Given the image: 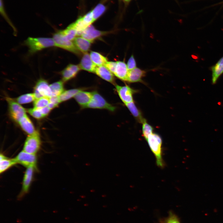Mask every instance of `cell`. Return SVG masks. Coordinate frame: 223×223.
I'll use <instances>...</instances> for the list:
<instances>
[{
  "label": "cell",
  "mask_w": 223,
  "mask_h": 223,
  "mask_svg": "<svg viewBox=\"0 0 223 223\" xmlns=\"http://www.w3.org/2000/svg\"><path fill=\"white\" fill-rule=\"evenodd\" d=\"M116 91L121 101L125 104L133 102V94L136 91L128 85H116Z\"/></svg>",
  "instance_id": "9"
},
{
  "label": "cell",
  "mask_w": 223,
  "mask_h": 223,
  "mask_svg": "<svg viewBox=\"0 0 223 223\" xmlns=\"http://www.w3.org/2000/svg\"><path fill=\"white\" fill-rule=\"evenodd\" d=\"M14 159L16 164H20L27 167H36L37 160L35 154H30L23 151Z\"/></svg>",
  "instance_id": "7"
},
{
  "label": "cell",
  "mask_w": 223,
  "mask_h": 223,
  "mask_svg": "<svg viewBox=\"0 0 223 223\" xmlns=\"http://www.w3.org/2000/svg\"><path fill=\"white\" fill-rule=\"evenodd\" d=\"M6 99L8 104L11 116L18 123L20 120L26 114L25 110L19 103L10 98L7 97Z\"/></svg>",
  "instance_id": "6"
},
{
  "label": "cell",
  "mask_w": 223,
  "mask_h": 223,
  "mask_svg": "<svg viewBox=\"0 0 223 223\" xmlns=\"http://www.w3.org/2000/svg\"><path fill=\"white\" fill-rule=\"evenodd\" d=\"M146 73L145 71L136 67L129 70L126 81L130 83L141 82L142 78L145 75Z\"/></svg>",
  "instance_id": "14"
},
{
  "label": "cell",
  "mask_w": 223,
  "mask_h": 223,
  "mask_svg": "<svg viewBox=\"0 0 223 223\" xmlns=\"http://www.w3.org/2000/svg\"><path fill=\"white\" fill-rule=\"evenodd\" d=\"M142 124V134L144 138L146 140L149 136L153 133V128L146 120Z\"/></svg>",
  "instance_id": "30"
},
{
  "label": "cell",
  "mask_w": 223,
  "mask_h": 223,
  "mask_svg": "<svg viewBox=\"0 0 223 223\" xmlns=\"http://www.w3.org/2000/svg\"><path fill=\"white\" fill-rule=\"evenodd\" d=\"M106 10V7L102 4L99 3L92 11L94 21L102 15Z\"/></svg>",
  "instance_id": "28"
},
{
  "label": "cell",
  "mask_w": 223,
  "mask_h": 223,
  "mask_svg": "<svg viewBox=\"0 0 223 223\" xmlns=\"http://www.w3.org/2000/svg\"><path fill=\"white\" fill-rule=\"evenodd\" d=\"M117 62L112 61H107L104 66L113 74L115 72Z\"/></svg>",
  "instance_id": "35"
},
{
  "label": "cell",
  "mask_w": 223,
  "mask_h": 223,
  "mask_svg": "<svg viewBox=\"0 0 223 223\" xmlns=\"http://www.w3.org/2000/svg\"><path fill=\"white\" fill-rule=\"evenodd\" d=\"M33 93L36 99L44 97L50 98L51 96L50 85L46 81L43 79H41L37 82Z\"/></svg>",
  "instance_id": "8"
},
{
  "label": "cell",
  "mask_w": 223,
  "mask_h": 223,
  "mask_svg": "<svg viewBox=\"0 0 223 223\" xmlns=\"http://www.w3.org/2000/svg\"><path fill=\"white\" fill-rule=\"evenodd\" d=\"M0 13L3 16L4 18L6 20L7 22L9 24L11 25V26L12 28L15 31L16 29H15V28L14 27L13 25L12 24L11 22V21L10 20H9V18H8V17L7 16L5 11L4 10V8L3 5V3L2 2V0H0Z\"/></svg>",
  "instance_id": "34"
},
{
  "label": "cell",
  "mask_w": 223,
  "mask_h": 223,
  "mask_svg": "<svg viewBox=\"0 0 223 223\" xmlns=\"http://www.w3.org/2000/svg\"><path fill=\"white\" fill-rule=\"evenodd\" d=\"M63 82L60 81L54 82L50 85L52 96H58L64 91Z\"/></svg>",
  "instance_id": "24"
},
{
  "label": "cell",
  "mask_w": 223,
  "mask_h": 223,
  "mask_svg": "<svg viewBox=\"0 0 223 223\" xmlns=\"http://www.w3.org/2000/svg\"><path fill=\"white\" fill-rule=\"evenodd\" d=\"M29 52L33 54L43 49L55 46L53 38L47 37H28L25 41Z\"/></svg>",
  "instance_id": "2"
},
{
  "label": "cell",
  "mask_w": 223,
  "mask_h": 223,
  "mask_svg": "<svg viewBox=\"0 0 223 223\" xmlns=\"http://www.w3.org/2000/svg\"><path fill=\"white\" fill-rule=\"evenodd\" d=\"M95 72L103 79L114 84L115 78L113 73L105 66L97 67Z\"/></svg>",
  "instance_id": "15"
},
{
  "label": "cell",
  "mask_w": 223,
  "mask_h": 223,
  "mask_svg": "<svg viewBox=\"0 0 223 223\" xmlns=\"http://www.w3.org/2000/svg\"><path fill=\"white\" fill-rule=\"evenodd\" d=\"M53 39L55 46L62 48L76 55H80V52L74 43L64 37L59 31L54 33Z\"/></svg>",
  "instance_id": "4"
},
{
  "label": "cell",
  "mask_w": 223,
  "mask_h": 223,
  "mask_svg": "<svg viewBox=\"0 0 223 223\" xmlns=\"http://www.w3.org/2000/svg\"><path fill=\"white\" fill-rule=\"evenodd\" d=\"M80 69L79 66L69 64L61 72L62 81L66 82L73 78L76 76Z\"/></svg>",
  "instance_id": "11"
},
{
  "label": "cell",
  "mask_w": 223,
  "mask_h": 223,
  "mask_svg": "<svg viewBox=\"0 0 223 223\" xmlns=\"http://www.w3.org/2000/svg\"><path fill=\"white\" fill-rule=\"evenodd\" d=\"M106 33L96 29L93 26L90 25L83 32L81 36L92 42Z\"/></svg>",
  "instance_id": "10"
},
{
  "label": "cell",
  "mask_w": 223,
  "mask_h": 223,
  "mask_svg": "<svg viewBox=\"0 0 223 223\" xmlns=\"http://www.w3.org/2000/svg\"><path fill=\"white\" fill-rule=\"evenodd\" d=\"M73 43L76 48L80 51L86 53L89 50L92 42L83 37H76L73 41Z\"/></svg>",
  "instance_id": "20"
},
{
  "label": "cell",
  "mask_w": 223,
  "mask_h": 223,
  "mask_svg": "<svg viewBox=\"0 0 223 223\" xmlns=\"http://www.w3.org/2000/svg\"><path fill=\"white\" fill-rule=\"evenodd\" d=\"M59 31L64 37L71 41L74 39L77 35V30L70 25L65 29Z\"/></svg>",
  "instance_id": "26"
},
{
  "label": "cell",
  "mask_w": 223,
  "mask_h": 223,
  "mask_svg": "<svg viewBox=\"0 0 223 223\" xmlns=\"http://www.w3.org/2000/svg\"><path fill=\"white\" fill-rule=\"evenodd\" d=\"M40 108L44 117L46 116L49 114L51 110L48 106Z\"/></svg>",
  "instance_id": "38"
},
{
  "label": "cell",
  "mask_w": 223,
  "mask_h": 223,
  "mask_svg": "<svg viewBox=\"0 0 223 223\" xmlns=\"http://www.w3.org/2000/svg\"><path fill=\"white\" fill-rule=\"evenodd\" d=\"M80 68L88 72H95L96 65L93 62L90 55L86 53L82 56L79 65Z\"/></svg>",
  "instance_id": "13"
},
{
  "label": "cell",
  "mask_w": 223,
  "mask_h": 223,
  "mask_svg": "<svg viewBox=\"0 0 223 223\" xmlns=\"http://www.w3.org/2000/svg\"><path fill=\"white\" fill-rule=\"evenodd\" d=\"M0 173H1L16 164L14 159H8L2 154H0Z\"/></svg>",
  "instance_id": "22"
},
{
  "label": "cell",
  "mask_w": 223,
  "mask_h": 223,
  "mask_svg": "<svg viewBox=\"0 0 223 223\" xmlns=\"http://www.w3.org/2000/svg\"><path fill=\"white\" fill-rule=\"evenodd\" d=\"M41 145L39 134L37 131L29 135L26 139L23 151L28 153L35 154L39 150Z\"/></svg>",
  "instance_id": "5"
},
{
  "label": "cell",
  "mask_w": 223,
  "mask_h": 223,
  "mask_svg": "<svg viewBox=\"0 0 223 223\" xmlns=\"http://www.w3.org/2000/svg\"><path fill=\"white\" fill-rule=\"evenodd\" d=\"M35 99L34 93H29L21 95L17 98L16 101L19 104H24L31 102Z\"/></svg>",
  "instance_id": "27"
},
{
  "label": "cell",
  "mask_w": 223,
  "mask_h": 223,
  "mask_svg": "<svg viewBox=\"0 0 223 223\" xmlns=\"http://www.w3.org/2000/svg\"><path fill=\"white\" fill-rule=\"evenodd\" d=\"M18 123L23 130L29 135L33 134L37 131L31 121L26 114L24 115Z\"/></svg>",
  "instance_id": "17"
},
{
  "label": "cell",
  "mask_w": 223,
  "mask_h": 223,
  "mask_svg": "<svg viewBox=\"0 0 223 223\" xmlns=\"http://www.w3.org/2000/svg\"><path fill=\"white\" fill-rule=\"evenodd\" d=\"M105 109L111 112H114L116 107L107 102L97 91L93 92L92 99L86 108Z\"/></svg>",
  "instance_id": "3"
},
{
  "label": "cell",
  "mask_w": 223,
  "mask_h": 223,
  "mask_svg": "<svg viewBox=\"0 0 223 223\" xmlns=\"http://www.w3.org/2000/svg\"><path fill=\"white\" fill-rule=\"evenodd\" d=\"M126 3L129 2L131 0H123Z\"/></svg>",
  "instance_id": "39"
},
{
  "label": "cell",
  "mask_w": 223,
  "mask_h": 223,
  "mask_svg": "<svg viewBox=\"0 0 223 223\" xmlns=\"http://www.w3.org/2000/svg\"><path fill=\"white\" fill-rule=\"evenodd\" d=\"M150 148L154 154L158 166L163 168L164 164L162 155V140L161 137L156 133L150 135L146 140Z\"/></svg>",
  "instance_id": "1"
},
{
  "label": "cell",
  "mask_w": 223,
  "mask_h": 223,
  "mask_svg": "<svg viewBox=\"0 0 223 223\" xmlns=\"http://www.w3.org/2000/svg\"><path fill=\"white\" fill-rule=\"evenodd\" d=\"M127 66L129 70L136 68V63L133 55H132L129 59Z\"/></svg>",
  "instance_id": "36"
},
{
  "label": "cell",
  "mask_w": 223,
  "mask_h": 223,
  "mask_svg": "<svg viewBox=\"0 0 223 223\" xmlns=\"http://www.w3.org/2000/svg\"><path fill=\"white\" fill-rule=\"evenodd\" d=\"M167 223H180L178 219L175 215L170 213Z\"/></svg>",
  "instance_id": "37"
},
{
  "label": "cell",
  "mask_w": 223,
  "mask_h": 223,
  "mask_svg": "<svg viewBox=\"0 0 223 223\" xmlns=\"http://www.w3.org/2000/svg\"><path fill=\"white\" fill-rule=\"evenodd\" d=\"M81 90L79 89H72L64 91L58 96L60 103L67 101L71 98L74 97L76 94Z\"/></svg>",
  "instance_id": "25"
},
{
  "label": "cell",
  "mask_w": 223,
  "mask_h": 223,
  "mask_svg": "<svg viewBox=\"0 0 223 223\" xmlns=\"http://www.w3.org/2000/svg\"><path fill=\"white\" fill-rule=\"evenodd\" d=\"M210 69L212 72V83L215 84L223 73V56L216 64L211 67Z\"/></svg>",
  "instance_id": "16"
},
{
  "label": "cell",
  "mask_w": 223,
  "mask_h": 223,
  "mask_svg": "<svg viewBox=\"0 0 223 223\" xmlns=\"http://www.w3.org/2000/svg\"><path fill=\"white\" fill-rule=\"evenodd\" d=\"M60 103L58 96H52L50 98V102L47 106L51 110L57 107Z\"/></svg>",
  "instance_id": "33"
},
{
  "label": "cell",
  "mask_w": 223,
  "mask_h": 223,
  "mask_svg": "<svg viewBox=\"0 0 223 223\" xmlns=\"http://www.w3.org/2000/svg\"><path fill=\"white\" fill-rule=\"evenodd\" d=\"M93 96V92L81 90L74 97L75 100L82 108L86 107L90 101Z\"/></svg>",
  "instance_id": "12"
},
{
  "label": "cell",
  "mask_w": 223,
  "mask_h": 223,
  "mask_svg": "<svg viewBox=\"0 0 223 223\" xmlns=\"http://www.w3.org/2000/svg\"><path fill=\"white\" fill-rule=\"evenodd\" d=\"M117 65L114 75L120 79L127 81L129 70L125 62L121 61L116 62Z\"/></svg>",
  "instance_id": "19"
},
{
  "label": "cell",
  "mask_w": 223,
  "mask_h": 223,
  "mask_svg": "<svg viewBox=\"0 0 223 223\" xmlns=\"http://www.w3.org/2000/svg\"><path fill=\"white\" fill-rule=\"evenodd\" d=\"M28 112L33 117L37 119H40L44 117L40 108L29 109L28 110Z\"/></svg>",
  "instance_id": "31"
},
{
  "label": "cell",
  "mask_w": 223,
  "mask_h": 223,
  "mask_svg": "<svg viewBox=\"0 0 223 223\" xmlns=\"http://www.w3.org/2000/svg\"><path fill=\"white\" fill-rule=\"evenodd\" d=\"M35 168L33 167H28L25 171L22 184L23 193H26L28 191L32 181L34 170Z\"/></svg>",
  "instance_id": "18"
},
{
  "label": "cell",
  "mask_w": 223,
  "mask_h": 223,
  "mask_svg": "<svg viewBox=\"0 0 223 223\" xmlns=\"http://www.w3.org/2000/svg\"><path fill=\"white\" fill-rule=\"evenodd\" d=\"M90 55L93 62L98 66H104L107 61L106 58L97 52L91 51Z\"/></svg>",
  "instance_id": "23"
},
{
  "label": "cell",
  "mask_w": 223,
  "mask_h": 223,
  "mask_svg": "<svg viewBox=\"0 0 223 223\" xmlns=\"http://www.w3.org/2000/svg\"><path fill=\"white\" fill-rule=\"evenodd\" d=\"M50 102V98L42 97L35 99L34 106L36 108H42L47 106Z\"/></svg>",
  "instance_id": "29"
},
{
  "label": "cell",
  "mask_w": 223,
  "mask_h": 223,
  "mask_svg": "<svg viewBox=\"0 0 223 223\" xmlns=\"http://www.w3.org/2000/svg\"><path fill=\"white\" fill-rule=\"evenodd\" d=\"M125 105L132 114L139 122L142 123L146 120L142 117L141 112L138 108L134 102L127 103Z\"/></svg>",
  "instance_id": "21"
},
{
  "label": "cell",
  "mask_w": 223,
  "mask_h": 223,
  "mask_svg": "<svg viewBox=\"0 0 223 223\" xmlns=\"http://www.w3.org/2000/svg\"><path fill=\"white\" fill-rule=\"evenodd\" d=\"M81 18L84 22L88 26L94 21L92 11L88 12Z\"/></svg>",
  "instance_id": "32"
}]
</instances>
